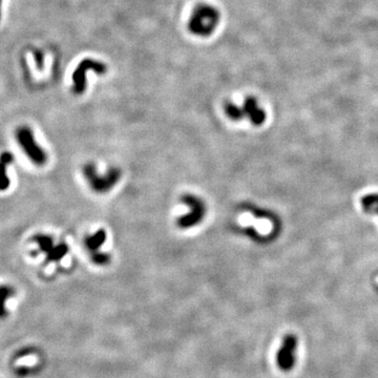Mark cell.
I'll return each instance as SVG.
<instances>
[{
	"label": "cell",
	"mask_w": 378,
	"mask_h": 378,
	"mask_svg": "<svg viewBox=\"0 0 378 378\" xmlns=\"http://www.w3.org/2000/svg\"><path fill=\"white\" fill-rule=\"evenodd\" d=\"M220 22V12L209 5H199L195 8L188 22V29L197 36L207 37L213 34Z\"/></svg>",
	"instance_id": "1"
},
{
	"label": "cell",
	"mask_w": 378,
	"mask_h": 378,
	"mask_svg": "<svg viewBox=\"0 0 378 378\" xmlns=\"http://www.w3.org/2000/svg\"><path fill=\"white\" fill-rule=\"evenodd\" d=\"M82 172L88 185L97 194H105L113 189L121 179V169L112 167L105 174H99L95 164L87 163L82 167Z\"/></svg>",
	"instance_id": "2"
},
{
	"label": "cell",
	"mask_w": 378,
	"mask_h": 378,
	"mask_svg": "<svg viewBox=\"0 0 378 378\" xmlns=\"http://www.w3.org/2000/svg\"><path fill=\"white\" fill-rule=\"evenodd\" d=\"M181 201L189 206L191 211L177 219V227L180 229H189L201 223L206 215V206L202 200L194 195L187 194L181 198Z\"/></svg>",
	"instance_id": "3"
},
{
	"label": "cell",
	"mask_w": 378,
	"mask_h": 378,
	"mask_svg": "<svg viewBox=\"0 0 378 378\" xmlns=\"http://www.w3.org/2000/svg\"><path fill=\"white\" fill-rule=\"evenodd\" d=\"M16 137L18 139L20 146L25 150V152L33 163L38 166H42L47 163L48 155L46 151L38 145L34 135H33L32 130L29 127H19L16 131Z\"/></svg>",
	"instance_id": "4"
},
{
	"label": "cell",
	"mask_w": 378,
	"mask_h": 378,
	"mask_svg": "<svg viewBox=\"0 0 378 378\" xmlns=\"http://www.w3.org/2000/svg\"><path fill=\"white\" fill-rule=\"evenodd\" d=\"M93 71L97 74H104L107 71L106 65L103 62H100L91 58L82 60L77 66L73 74L74 93L81 95L86 90V73Z\"/></svg>",
	"instance_id": "5"
},
{
	"label": "cell",
	"mask_w": 378,
	"mask_h": 378,
	"mask_svg": "<svg viewBox=\"0 0 378 378\" xmlns=\"http://www.w3.org/2000/svg\"><path fill=\"white\" fill-rule=\"evenodd\" d=\"M297 346L296 337L287 335L283 340V346L277 352L276 361L283 371H290L295 363V349Z\"/></svg>",
	"instance_id": "6"
},
{
	"label": "cell",
	"mask_w": 378,
	"mask_h": 378,
	"mask_svg": "<svg viewBox=\"0 0 378 378\" xmlns=\"http://www.w3.org/2000/svg\"><path fill=\"white\" fill-rule=\"evenodd\" d=\"M244 118L248 117L254 125H261L266 120V113L259 106L258 100L254 97H247L242 106Z\"/></svg>",
	"instance_id": "7"
},
{
	"label": "cell",
	"mask_w": 378,
	"mask_h": 378,
	"mask_svg": "<svg viewBox=\"0 0 378 378\" xmlns=\"http://www.w3.org/2000/svg\"><path fill=\"white\" fill-rule=\"evenodd\" d=\"M106 241V232L104 229H99L94 235H91L85 238L84 245L90 251L91 254L99 252L100 247H102Z\"/></svg>",
	"instance_id": "8"
},
{
	"label": "cell",
	"mask_w": 378,
	"mask_h": 378,
	"mask_svg": "<svg viewBox=\"0 0 378 378\" xmlns=\"http://www.w3.org/2000/svg\"><path fill=\"white\" fill-rule=\"evenodd\" d=\"M13 154L6 151L0 154V192H5L10 187V179L7 175V167L13 162Z\"/></svg>",
	"instance_id": "9"
},
{
	"label": "cell",
	"mask_w": 378,
	"mask_h": 378,
	"mask_svg": "<svg viewBox=\"0 0 378 378\" xmlns=\"http://www.w3.org/2000/svg\"><path fill=\"white\" fill-rule=\"evenodd\" d=\"M69 252V246L65 243H61L57 246H54V248L47 254L48 262H60Z\"/></svg>",
	"instance_id": "10"
},
{
	"label": "cell",
	"mask_w": 378,
	"mask_h": 378,
	"mask_svg": "<svg viewBox=\"0 0 378 378\" xmlns=\"http://www.w3.org/2000/svg\"><path fill=\"white\" fill-rule=\"evenodd\" d=\"M35 242L38 244L39 251L48 254L54 248V241L51 237L46 235H37L34 238Z\"/></svg>",
	"instance_id": "11"
},
{
	"label": "cell",
	"mask_w": 378,
	"mask_h": 378,
	"mask_svg": "<svg viewBox=\"0 0 378 378\" xmlns=\"http://www.w3.org/2000/svg\"><path fill=\"white\" fill-rule=\"evenodd\" d=\"M364 211L370 214H378V195H369L361 201Z\"/></svg>",
	"instance_id": "12"
},
{
	"label": "cell",
	"mask_w": 378,
	"mask_h": 378,
	"mask_svg": "<svg viewBox=\"0 0 378 378\" xmlns=\"http://www.w3.org/2000/svg\"><path fill=\"white\" fill-rule=\"evenodd\" d=\"M224 112L230 120L240 121V120L244 119L242 107H239V106H237L236 104H233L231 102H226L224 104Z\"/></svg>",
	"instance_id": "13"
},
{
	"label": "cell",
	"mask_w": 378,
	"mask_h": 378,
	"mask_svg": "<svg viewBox=\"0 0 378 378\" xmlns=\"http://www.w3.org/2000/svg\"><path fill=\"white\" fill-rule=\"evenodd\" d=\"M13 290L8 286H0V317H4L7 314L6 311V301L12 296Z\"/></svg>",
	"instance_id": "14"
},
{
	"label": "cell",
	"mask_w": 378,
	"mask_h": 378,
	"mask_svg": "<svg viewBox=\"0 0 378 378\" xmlns=\"http://www.w3.org/2000/svg\"><path fill=\"white\" fill-rule=\"evenodd\" d=\"M92 262L96 265H99V266L107 265L110 262V255L108 253L99 251L97 253L92 254Z\"/></svg>",
	"instance_id": "15"
},
{
	"label": "cell",
	"mask_w": 378,
	"mask_h": 378,
	"mask_svg": "<svg viewBox=\"0 0 378 378\" xmlns=\"http://www.w3.org/2000/svg\"><path fill=\"white\" fill-rule=\"evenodd\" d=\"M35 56H36V62H37V65L39 69H42L43 66V54L41 52H36L35 53Z\"/></svg>",
	"instance_id": "16"
},
{
	"label": "cell",
	"mask_w": 378,
	"mask_h": 378,
	"mask_svg": "<svg viewBox=\"0 0 378 378\" xmlns=\"http://www.w3.org/2000/svg\"><path fill=\"white\" fill-rule=\"evenodd\" d=\"M0 19H2V0H0Z\"/></svg>",
	"instance_id": "17"
}]
</instances>
